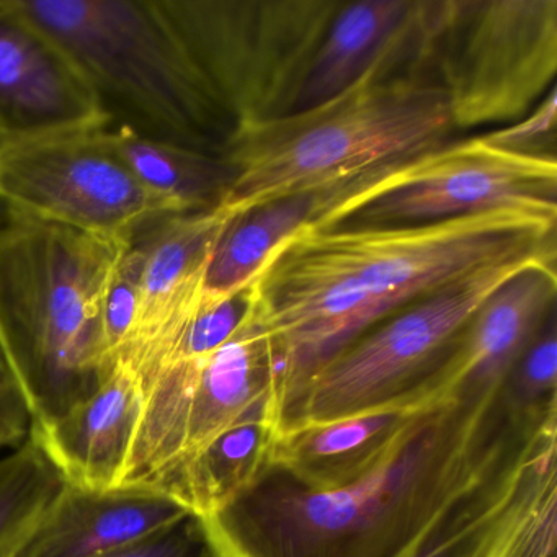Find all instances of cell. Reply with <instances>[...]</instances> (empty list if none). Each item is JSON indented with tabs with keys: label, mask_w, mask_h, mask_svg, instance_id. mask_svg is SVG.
I'll return each instance as SVG.
<instances>
[{
	"label": "cell",
	"mask_w": 557,
	"mask_h": 557,
	"mask_svg": "<svg viewBox=\"0 0 557 557\" xmlns=\"http://www.w3.org/2000/svg\"><path fill=\"white\" fill-rule=\"evenodd\" d=\"M231 220L224 208L154 221L133 244L141 250V301L132 342L116 364L148 381L200 302L211 253Z\"/></svg>",
	"instance_id": "obj_14"
},
{
	"label": "cell",
	"mask_w": 557,
	"mask_h": 557,
	"mask_svg": "<svg viewBox=\"0 0 557 557\" xmlns=\"http://www.w3.org/2000/svg\"><path fill=\"white\" fill-rule=\"evenodd\" d=\"M203 536L197 518H185L181 523L107 557H205Z\"/></svg>",
	"instance_id": "obj_26"
},
{
	"label": "cell",
	"mask_w": 557,
	"mask_h": 557,
	"mask_svg": "<svg viewBox=\"0 0 557 557\" xmlns=\"http://www.w3.org/2000/svg\"><path fill=\"white\" fill-rule=\"evenodd\" d=\"M448 100L412 40L334 99L237 126L224 158L231 214L263 201L412 161L453 141Z\"/></svg>",
	"instance_id": "obj_3"
},
{
	"label": "cell",
	"mask_w": 557,
	"mask_h": 557,
	"mask_svg": "<svg viewBox=\"0 0 557 557\" xmlns=\"http://www.w3.org/2000/svg\"><path fill=\"white\" fill-rule=\"evenodd\" d=\"M129 246L11 211L0 218V364L34 425L66 416L115 370L102 308Z\"/></svg>",
	"instance_id": "obj_4"
},
{
	"label": "cell",
	"mask_w": 557,
	"mask_h": 557,
	"mask_svg": "<svg viewBox=\"0 0 557 557\" xmlns=\"http://www.w3.org/2000/svg\"><path fill=\"white\" fill-rule=\"evenodd\" d=\"M34 417L11 374L0 364V449L27 442Z\"/></svg>",
	"instance_id": "obj_27"
},
{
	"label": "cell",
	"mask_w": 557,
	"mask_h": 557,
	"mask_svg": "<svg viewBox=\"0 0 557 557\" xmlns=\"http://www.w3.org/2000/svg\"><path fill=\"white\" fill-rule=\"evenodd\" d=\"M399 165L374 169L311 190L273 198L231 214L211 253L203 293L226 295L250 285L269 253L283 240L305 227L324 223L342 205Z\"/></svg>",
	"instance_id": "obj_18"
},
{
	"label": "cell",
	"mask_w": 557,
	"mask_h": 557,
	"mask_svg": "<svg viewBox=\"0 0 557 557\" xmlns=\"http://www.w3.org/2000/svg\"><path fill=\"white\" fill-rule=\"evenodd\" d=\"M63 487L32 435L0 458V557L22 556Z\"/></svg>",
	"instance_id": "obj_22"
},
{
	"label": "cell",
	"mask_w": 557,
	"mask_h": 557,
	"mask_svg": "<svg viewBox=\"0 0 557 557\" xmlns=\"http://www.w3.org/2000/svg\"><path fill=\"white\" fill-rule=\"evenodd\" d=\"M557 214L504 208L400 227L309 226L252 280L253 314L275 351L285 397L358 335L497 263L556 259Z\"/></svg>",
	"instance_id": "obj_2"
},
{
	"label": "cell",
	"mask_w": 557,
	"mask_h": 557,
	"mask_svg": "<svg viewBox=\"0 0 557 557\" xmlns=\"http://www.w3.org/2000/svg\"><path fill=\"white\" fill-rule=\"evenodd\" d=\"M425 58L456 132L518 122L556 86L557 0H426Z\"/></svg>",
	"instance_id": "obj_8"
},
{
	"label": "cell",
	"mask_w": 557,
	"mask_h": 557,
	"mask_svg": "<svg viewBox=\"0 0 557 557\" xmlns=\"http://www.w3.org/2000/svg\"><path fill=\"white\" fill-rule=\"evenodd\" d=\"M50 35L96 92L109 125L223 156L237 129L159 0H9Z\"/></svg>",
	"instance_id": "obj_5"
},
{
	"label": "cell",
	"mask_w": 557,
	"mask_h": 557,
	"mask_svg": "<svg viewBox=\"0 0 557 557\" xmlns=\"http://www.w3.org/2000/svg\"><path fill=\"white\" fill-rule=\"evenodd\" d=\"M556 308V262L531 263L515 273L469 319L455 354L438 374V393L455 399L504 386Z\"/></svg>",
	"instance_id": "obj_15"
},
{
	"label": "cell",
	"mask_w": 557,
	"mask_h": 557,
	"mask_svg": "<svg viewBox=\"0 0 557 557\" xmlns=\"http://www.w3.org/2000/svg\"><path fill=\"white\" fill-rule=\"evenodd\" d=\"M557 311L541 325L508 374L505 389L518 406L537 407L556 400Z\"/></svg>",
	"instance_id": "obj_24"
},
{
	"label": "cell",
	"mask_w": 557,
	"mask_h": 557,
	"mask_svg": "<svg viewBox=\"0 0 557 557\" xmlns=\"http://www.w3.org/2000/svg\"><path fill=\"white\" fill-rule=\"evenodd\" d=\"M556 197L557 161L508 154L472 136L399 165L319 226H419L504 208L557 214Z\"/></svg>",
	"instance_id": "obj_10"
},
{
	"label": "cell",
	"mask_w": 557,
	"mask_h": 557,
	"mask_svg": "<svg viewBox=\"0 0 557 557\" xmlns=\"http://www.w3.org/2000/svg\"><path fill=\"white\" fill-rule=\"evenodd\" d=\"M422 14L423 0H341L293 113L321 106L354 86L416 35Z\"/></svg>",
	"instance_id": "obj_19"
},
{
	"label": "cell",
	"mask_w": 557,
	"mask_h": 557,
	"mask_svg": "<svg viewBox=\"0 0 557 557\" xmlns=\"http://www.w3.org/2000/svg\"><path fill=\"white\" fill-rule=\"evenodd\" d=\"M341 0H159L237 126L292 115Z\"/></svg>",
	"instance_id": "obj_9"
},
{
	"label": "cell",
	"mask_w": 557,
	"mask_h": 557,
	"mask_svg": "<svg viewBox=\"0 0 557 557\" xmlns=\"http://www.w3.org/2000/svg\"><path fill=\"white\" fill-rule=\"evenodd\" d=\"M106 112L73 58L0 0V141L94 132Z\"/></svg>",
	"instance_id": "obj_13"
},
{
	"label": "cell",
	"mask_w": 557,
	"mask_h": 557,
	"mask_svg": "<svg viewBox=\"0 0 557 557\" xmlns=\"http://www.w3.org/2000/svg\"><path fill=\"white\" fill-rule=\"evenodd\" d=\"M141 406L135 374L116 364L94 396L54 422L32 426L30 435L66 484L109 491L119 484Z\"/></svg>",
	"instance_id": "obj_17"
},
{
	"label": "cell",
	"mask_w": 557,
	"mask_h": 557,
	"mask_svg": "<svg viewBox=\"0 0 557 557\" xmlns=\"http://www.w3.org/2000/svg\"><path fill=\"white\" fill-rule=\"evenodd\" d=\"M190 517L152 488L87 491L64 482L21 557H107Z\"/></svg>",
	"instance_id": "obj_16"
},
{
	"label": "cell",
	"mask_w": 557,
	"mask_h": 557,
	"mask_svg": "<svg viewBox=\"0 0 557 557\" xmlns=\"http://www.w3.org/2000/svg\"><path fill=\"white\" fill-rule=\"evenodd\" d=\"M280 407L278 363L252 306L223 347L169 364L143 387L141 413L116 487L164 494L223 440H247L273 451Z\"/></svg>",
	"instance_id": "obj_6"
},
{
	"label": "cell",
	"mask_w": 557,
	"mask_h": 557,
	"mask_svg": "<svg viewBox=\"0 0 557 557\" xmlns=\"http://www.w3.org/2000/svg\"><path fill=\"white\" fill-rule=\"evenodd\" d=\"M556 260L530 257L485 267L368 329L285 397L278 435L394 407L442 403L436 380L479 306L524 267Z\"/></svg>",
	"instance_id": "obj_7"
},
{
	"label": "cell",
	"mask_w": 557,
	"mask_h": 557,
	"mask_svg": "<svg viewBox=\"0 0 557 557\" xmlns=\"http://www.w3.org/2000/svg\"><path fill=\"white\" fill-rule=\"evenodd\" d=\"M433 406V404H430ZM429 406L394 407L282 433L270 468L312 492L331 491L363 474L399 430Z\"/></svg>",
	"instance_id": "obj_20"
},
{
	"label": "cell",
	"mask_w": 557,
	"mask_h": 557,
	"mask_svg": "<svg viewBox=\"0 0 557 557\" xmlns=\"http://www.w3.org/2000/svg\"><path fill=\"white\" fill-rule=\"evenodd\" d=\"M557 90L556 86L524 119L504 128L481 135L485 143L521 158L557 161Z\"/></svg>",
	"instance_id": "obj_25"
},
{
	"label": "cell",
	"mask_w": 557,
	"mask_h": 557,
	"mask_svg": "<svg viewBox=\"0 0 557 557\" xmlns=\"http://www.w3.org/2000/svg\"><path fill=\"white\" fill-rule=\"evenodd\" d=\"M5 213H8V210H5V208L2 207V205H0V218L4 216Z\"/></svg>",
	"instance_id": "obj_28"
},
{
	"label": "cell",
	"mask_w": 557,
	"mask_h": 557,
	"mask_svg": "<svg viewBox=\"0 0 557 557\" xmlns=\"http://www.w3.org/2000/svg\"><path fill=\"white\" fill-rule=\"evenodd\" d=\"M557 422L469 495L413 557H556Z\"/></svg>",
	"instance_id": "obj_12"
},
{
	"label": "cell",
	"mask_w": 557,
	"mask_h": 557,
	"mask_svg": "<svg viewBox=\"0 0 557 557\" xmlns=\"http://www.w3.org/2000/svg\"><path fill=\"white\" fill-rule=\"evenodd\" d=\"M554 416L518 406L505 384L433 404L341 487L312 492L267 469L236 500L197 520L205 547L213 557H413Z\"/></svg>",
	"instance_id": "obj_1"
},
{
	"label": "cell",
	"mask_w": 557,
	"mask_h": 557,
	"mask_svg": "<svg viewBox=\"0 0 557 557\" xmlns=\"http://www.w3.org/2000/svg\"><path fill=\"white\" fill-rule=\"evenodd\" d=\"M103 136L129 171L175 214L221 208L234 182L233 165L224 156L149 141L119 126Z\"/></svg>",
	"instance_id": "obj_21"
},
{
	"label": "cell",
	"mask_w": 557,
	"mask_h": 557,
	"mask_svg": "<svg viewBox=\"0 0 557 557\" xmlns=\"http://www.w3.org/2000/svg\"><path fill=\"white\" fill-rule=\"evenodd\" d=\"M0 205L128 244L154 221L175 214L129 171L103 128L0 141Z\"/></svg>",
	"instance_id": "obj_11"
},
{
	"label": "cell",
	"mask_w": 557,
	"mask_h": 557,
	"mask_svg": "<svg viewBox=\"0 0 557 557\" xmlns=\"http://www.w3.org/2000/svg\"><path fill=\"white\" fill-rule=\"evenodd\" d=\"M141 273V250L132 243V246L123 252L103 299V341H106L109 357L115 364L120 355L132 342L138 324Z\"/></svg>",
	"instance_id": "obj_23"
}]
</instances>
